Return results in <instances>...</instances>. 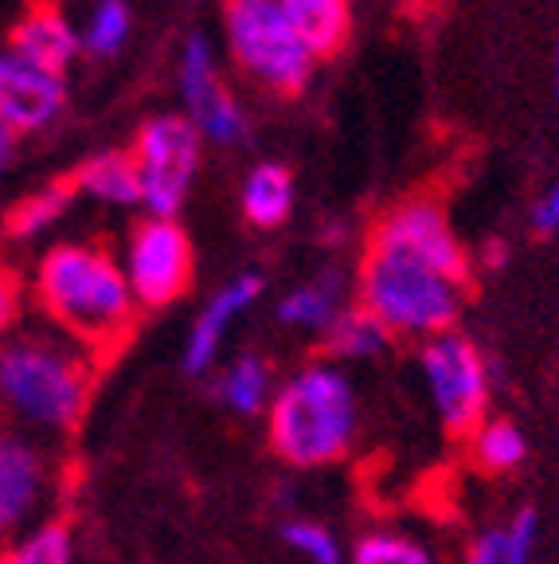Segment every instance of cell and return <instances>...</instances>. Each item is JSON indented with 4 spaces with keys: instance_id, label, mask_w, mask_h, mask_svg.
Returning <instances> with one entry per match:
<instances>
[{
    "instance_id": "cell-9",
    "label": "cell",
    "mask_w": 559,
    "mask_h": 564,
    "mask_svg": "<svg viewBox=\"0 0 559 564\" xmlns=\"http://www.w3.org/2000/svg\"><path fill=\"white\" fill-rule=\"evenodd\" d=\"M368 247H384V251H403V256L423 259V263L438 267V271L454 274V279H470V259H465L462 243H458L454 228L446 220V212L435 200H407L392 208L372 231Z\"/></svg>"
},
{
    "instance_id": "cell-29",
    "label": "cell",
    "mask_w": 559,
    "mask_h": 564,
    "mask_svg": "<svg viewBox=\"0 0 559 564\" xmlns=\"http://www.w3.org/2000/svg\"><path fill=\"white\" fill-rule=\"evenodd\" d=\"M462 564H505V553H501V529H490V533H481L470 549H465V561Z\"/></svg>"
},
{
    "instance_id": "cell-21",
    "label": "cell",
    "mask_w": 559,
    "mask_h": 564,
    "mask_svg": "<svg viewBox=\"0 0 559 564\" xmlns=\"http://www.w3.org/2000/svg\"><path fill=\"white\" fill-rule=\"evenodd\" d=\"M470 455L481 470L508 475V470L520 467L528 455L525 432H520L513 420H485L470 432Z\"/></svg>"
},
{
    "instance_id": "cell-10",
    "label": "cell",
    "mask_w": 559,
    "mask_h": 564,
    "mask_svg": "<svg viewBox=\"0 0 559 564\" xmlns=\"http://www.w3.org/2000/svg\"><path fill=\"white\" fill-rule=\"evenodd\" d=\"M180 90L188 102V122L196 126L200 138H211L219 145H235L246 133V115L243 106L223 90L216 75V55L204 35H193L184 44L180 59Z\"/></svg>"
},
{
    "instance_id": "cell-17",
    "label": "cell",
    "mask_w": 559,
    "mask_h": 564,
    "mask_svg": "<svg viewBox=\"0 0 559 564\" xmlns=\"http://www.w3.org/2000/svg\"><path fill=\"white\" fill-rule=\"evenodd\" d=\"M243 212L254 228H278L294 212V176L282 165H259L243 185Z\"/></svg>"
},
{
    "instance_id": "cell-14",
    "label": "cell",
    "mask_w": 559,
    "mask_h": 564,
    "mask_svg": "<svg viewBox=\"0 0 559 564\" xmlns=\"http://www.w3.org/2000/svg\"><path fill=\"white\" fill-rule=\"evenodd\" d=\"M44 498V458L20 440H0V533L24 525Z\"/></svg>"
},
{
    "instance_id": "cell-8",
    "label": "cell",
    "mask_w": 559,
    "mask_h": 564,
    "mask_svg": "<svg viewBox=\"0 0 559 564\" xmlns=\"http://www.w3.org/2000/svg\"><path fill=\"white\" fill-rule=\"evenodd\" d=\"M193 243L184 236V228L176 220H153L138 224L125 243V263L122 274L130 282L138 306H168L176 302L188 282H193Z\"/></svg>"
},
{
    "instance_id": "cell-23",
    "label": "cell",
    "mask_w": 559,
    "mask_h": 564,
    "mask_svg": "<svg viewBox=\"0 0 559 564\" xmlns=\"http://www.w3.org/2000/svg\"><path fill=\"white\" fill-rule=\"evenodd\" d=\"M0 564H70V533L63 521H47V525L32 529L24 541L0 556Z\"/></svg>"
},
{
    "instance_id": "cell-11",
    "label": "cell",
    "mask_w": 559,
    "mask_h": 564,
    "mask_svg": "<svg viewBox=\"0 0 559 564\" xmlns=\"http://www.w3.org/2000/svg\"><path fill=\"white\" fill-rule=\"evenodd\" d=\"M63 79L20 55H0V118L12 130H40L63 110Z\"/></svg>"
},
{
    "instance_id": "cell-15",
    "label": "cell",
    "mask_w": 559,
    "mask_h": 564,
    "mask_svg": "<svg viewBox=\"0 0 559 564\" xmlns=\"http://www.w3.org/2000/svg\"><path fill=\"white\" fill-rule=\"evenodd\" d=\"M278 9L314 59L337 55L344 47V40H349V0H278Z\"/></svg>"
},
{
    "instance_id": "cell-7",
    "label": "cell",
    "mask_w": 559,
    "mask_h": 564,
    "mask_svg": "<svg viewBox=\"0 0 559 564\" xmlns=\"http://www.w3.org/2000/svg\"><path fill=\"white\" fill-rule=\"evenodd\" d=\"M200 161V133L188 118H153L138 133L133 165L141 181V204L153 212V220H173L180 212L188 185Z\"/></svg>"
},
{
    "instance_id": "cell-13",
    "label": "cell",
    "mask_w": 559,
    "mask_h": 564,
    "mask_svg": "<svg viewBox=\"0 0 559 564\" xmlns=\"http://www.w3.org/2000/svg\"><path fill=\"white\" fill-rule=\"evenodd\" d=\"M75 52H79V40L55 0H32L20 24L12 28V55L52 70V75H63Z\"/></svg>"
},
{
    "instance_id": "cell-27",
    "label": "cell",
    "mask_w": 559,
    "mask_h": 564,
    "mask_svg": "<svg viewBox=\"0 0 559 564\" xmlns=\"http://www.w3.org/2000/svg\"><path fill=\"white\" fill-rule=\"evenodd\" d=\"M536 538H540V518L536 510H516L508 525H501V553L505 564H533Z\"/></svg>"
},
{
    "instance_id": "cell-5",
    "label": "cell",
    "mask_w": 559,
    "mask_h": 564,
    "mask_svg": "<svg viewBox=\"0 0 559 564\" xmlns=\"http://www.w3.org/2000/svg\"><path fill=\"white\" fill-rule=\"evenodd\" d=\"M231 55L239 67L278 95H297L314 75V55L297 40L278 0H228L223 9Z\"/></svg>"
},
{
    "instance_id": "cell-31",
    "label": "cell",
    "mask_w": 559,
    "mask_h": 564,
    "mask_svg": "<svg viewBox=\"0 0 559 564\" xmlns=\"http://www.w3.org/2000/svg\"><path fill=\"white\" fill-rule=\"evenodd\" d=\"M12 150H17V130H12V126L0 118V169L12 161Z\"/></svg>"
},
{
    "instance_id": "cell-28",
    "label": "cell",
    "mask_w": 559,
    "mask_h": 564,
    "mask_svg": "<svg viewBox=\"0 0 559 564\" xmlns=\"http://www.w3.org/2000/svg\"><path fill=\"white\" fill-rule=\"evenodd\" d=\"M17 314H20V279L9 267H0V341L17 326Z\"/></svg>"
},
{
    "instance_id": "cell-4",
    "label": "cell",
    "mask_w": 559,
    "mask_h": 564,
    "mask_svg": "<svg viewBox=\"0 0 559 564\" xmlns=\"http://www.w3.org/2000/svg\"><path fill=\"white\" fill-rule=\"evenodd\" d=\"M465 306V282L423 259L368 247L360 267V310L376 317L387 337L430 341L450 334Z\"/></svg>"
},
{
    "instance_id": "cell-25",
    "label": "cell",
    "mask_w": 559,
    "mask_h": 564,
    "mask_svg": "<svg viewBox=\"0 0 559 564\" xmlns=\"http://www.w3.org/2000/svg\"><path fill=\"white\" fill-rule=\"evenodd\" d=\"M282 541H286L294 553L306 556L309 564H344L341 545H337V538H332L321 521H309V518L282 521Z\"/></svg>"
},
{
    "instance_id": "cell-22",
    "label": "cell",
    "mask_w": 559,
    "mask_h": 564,
    "mask_svg": "<svg viewBox=\"0 0 559 564\" xmlns=\"http://www.w3.org/2000/svg\"><path fill=\"white\" fill-rule=\"evenodd\" d=\"M79 193L75 188V181H55V185H47V188H40L35 196H28V200H20L17 208L9 212V231L12 236H35V231H44L47 224H55L67 212V204H70V196Z\"/></svg>"
},
{
    "instance_id": "cell-32",
    "label": "cell",
    "mask_w": 559,
    "mask_h": 564,
    "mask_svg": "<svg viewBox=\"0 0 559 564\" xmlns=\"http://www.w3.org/2000/svg\"><path fill=\"white\" fill-rule=\"evenodd\" d=\"M556 90H559V52H556Z\"/></svg>"
},
{
    "instance_id": "cell-24",
    "label": "cell",
    "mask_w": 559,
    "mask_h": 564,
    "mask_svg": "<svg viewBox=\"0 0 559 564\" xmlns=\"http://www.w3.org/2000/svg\"><path fill=\"white\" fill-rule=\"evenodd\" d=\"M352 564H438L427 545L403 533H368L352 549Z\"/></svg>"
},
{
    "instance_id": "cell-30",
    "label": "cell",
    "mask_w": 559,
    "mask_h": 564,
    "mask_svg": "<svg viewBox=\"0 0 559 564\" xmlns=\"http://www.w3.org/2000/svg\"><path fill=\"white\" fill-rule=\"evenodd\" d=\"M533 224H536V231H544V236L559 231V185H551L548 193L540 196V204L533 208Z\"/></svg>"
},
{
    "instance_id": "cell-3",
    "label": "cell",
    "mask_w": 559,
    "mask_h": 564,
    "mask_svg": "<svg viewBox=\"0 0 559 564\" xmlns=\"http://www.w3.org/2000/svg\"><path fill=\"white\" fill-rule=\"evenodd\" d=\"M95 384V357L67 334H20L0 349V400L35 427H75Z\"/></svg>"
},
{
    "instance_id": "cell-6",
    "label": "cell",
    "mask_w": 559,
    "mask_h": 564,
    "mask_svg": "<svg viewBox=\"0 0 559 564\" xmlns=\"http://www.w3.org/2000/svg\"><path fill=\"white\" fill-rule=\"evenodd\" d=\"M419 369L446 432L470 435L478 423L490 420V365L470 337L450 329L423 341Z\"/></svg>"
},
{
    "instance_id": "cell-12",
    "label": "cell",
    "mask_w": 559,
    "mask_h": 564,
    "mask_svg": "<svg viewBox=\"0 0 559 564\" xmlns=\"http://www.w3.org/2000/svg\"><path fill=\"white\" fill-rule=\"evenodd\" d=\"M259 294H263V279H259V274H239V279H231L228 286L200 310V317H196L188 345H184V369L193 372V377H204V372L216 365L219 349H223L228 334L235 329V322L259 302Z\"/></svg>"
},
{
    "instance_id": "cell-18",
    "label": "cell",
    "mask_w": 559,
    "mask_h": 564,
    "mask_svg": "<svg viewBox=\"0 0 559 564\" xmlns=\"http://www.w3.org/2000/svg\"><path fill=\"white\" fill-rule=\"evenodd\" d=\"M387 329L368 310H341L325 329V352L332 361H372L387 349Z\"/></svg>"
},
{
    "instance_id": "cell-16",
    "label": "cell",
    "mask_w": 559,
    "mask_h": 564,
    "mask_svg": "<svg viewBox=\"0 0 559 564\" xmlns=\"http://www.w3.org/2000/svg\"><path fill=\"white\" fill-rule=\"evenodd\" d=\"M216 397L223 400V408H231L235 415H259L271 408L274 400V377H271V365L263 357H239L223 369L216 384Z\"/></svg>"
},
{
    "instance_id": "cell-2",
    "label": "cell",
    "mask_w": 559,
    "mask_h": 564,
    "mask_svg": "<svg viewBox=\"0 0 559 564\" xmlns=\"http://www.w3.org/2000/svg\"><path fill=\"white\" fill-rule=\"evenodd\" d=\"M357 392L337 365L317 361L297 369L266 408L271 443L289 467H329L357 440Z\"/></svg>"
},
{
    "instance_id": "cell-26",
    "label": "cell",
    "mask_w": 559,
    "mask_h": 564,
    "mask_svg": "<svg viewBox=\"0 0 559 564\" xmlns=\"http://www.w3.org/2000/svg\"><path fill=\"white\" fill-rule=\"evenodd\" d=\"M125 35H130V9H125L122 0H102L95 17H90L87 47L95 55H110L125 44Z\"/></svg>"
},
{
    "instance_id": "cell-19",
    "label": "cell",
    "mask_w": 559,
    "mask_h": 564,
    "mask_svg": "<svg viewBox=\"0 0 559 564\" xmlns=\"http://www.w3.org/2000/svg\"><path fill=\"white\" fill-rule=\"evenodd\" d=\"M341 314V279L337 274H321V279L302 282L297 291H289L278 306V317L294 329H325L332 326V317Z\"/></svg>"
},
{
    "instance_id": "cell-1",
    "label": "cell",
    "mask_w": 559,
    "mask_h": 564,
    "mask_svg": "<svg viewBox=\"0 0 559 564\" xmlns=\"http://www.w3.org/2000/svg\"><path fill=\"white\" fill-rule=\"evenodd\" d=\"M35 294L59 334L79 341L95 361L98 352L122 349L138 317L130 282L102 247L67 243L47 251L35 279Z\"/></svg>"
},
{
    "instance_id": "cell-20",
    "label": "cell",
    "mask_w": 559,
    "mask_h": 564,
    "mask_svg": "<svg viewBox=\"0 0 559 564\" xmlns=\"http://www.w3.org/2000/svg\"><path fill=\"white\" fill-rule=\"evenodd\" d=\"M75 188L98 196L106 204H138L141 200V181L133 153H102V158L87 161L79 173L70 176Z\"/></svg>"
}]
</instances>
